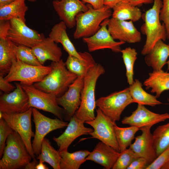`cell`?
<instances>
[{"instance_id": "6da1fadb", "label": "cell", "mask_w": 169, "mask_h": 169, "mask_svg": "<svg viewBox=\"0 0 169 169\" xmlns=\"http://www.w3.org/2000/svg\"><path fill=\"white\" fill-rule=\"evenodd\" d=\"M50 66V71L41 81L33 85L37 89L58 97L66 91L69 85L78 76L68 69L62 59L58 62H52Z\"/></svg>"}, {"instance_id": "7a4b0ae2", "label": "cell", "mask_w": 169, "mask_h": 169, "mask_svg": "<svg viewBox=\"0 0 169 169\" xmlns=\"http://www.w3.org/2000/svg\"><path fill=\"white\" fill-rule=\"evenodd\" d=\"M153 4L142 15L144 23L141 27V33L146 36L145 43L141 51L143 55L147 54L159 40L167 39L165 26L161 23L160 12L162 6V0H154Z\"/></svg>"}, {"instance_id": "3957f363", "label": "cell", "mask_w": 169, "mask_h": 169, "mask_svg": "<svg viewBox=\"0 0 169 169\" xmlns=\"http://www.w3.org/2000/svg\"><path fill=\"white\" fill-rule=\"evenodd\" d=\"M105 72L103 67L100 64H97L84 76V86L81 92V103L74 114L84 122L92 120L95 118L96 84L99 78Z\"/></svg>"}, {"instance_id": "277c9868", "label": "cell", "mask_w": 169, "mask_h": 169, "mask_svg": "<svg viewBox=\"0 0 169 169\" xmlns=\"http://www.w3.org/2000/svg\"><path fill=\"white\" fill-rule=\"evenodd\" d=\"M32 157L20 135L13 131L8 136L0 160V169H17L31 161Z\"/></svg>"}, {"instance_id": "5b68a950", "label": "cell", "mask_w": 169, "mask_h": 169, "mask_svg": "<svg viewBox=\"0 0 169 169\" xmlns=\"http://www.w3.org/2000/svg\"><path fill=\"white\" fill-rule=\"evenodd\" d=\"M86 11L79 13L76 17V28L74 33L75 39L88 37L96 33L105 20L112 16L111 8L105 5L99 9L94 8L88 4Z\"/></svg>"}, {"instance_id": "8992f818", "label": "cell", "mask_w": 169, "mask_h": 169, "mask_svg": "<svg viewBox=\"0 0 169 169\" xmlns=\"http://www.w3.org/2000/svg\"><path fill=\"white\" fill-rule=\"evenodd\" d=\"M51 69L50 66L31 65L17 59L13 61L9 72L4 78L10 82L19 81L21 84H33L41 81Z\"/></svg>"}, {"instance_id": "52a82bcc", "label": "cell", "mask_w": 169, "mask_h": 169, "mask_svg": "<svg viewBox=\"0 0 169 169\" xmlns=\"http://www.w3.org/2000/svg\"><path fill=\"white\" fill-rule=\"evenodd\" d=\"M134 103L129 87L101 97L96 101V106L114 123L120 120L126 107Z\"/></svg>"}, {"instance_id": "ba28073f", "label": "cell", "mask_w": 169, "mask_h": 169, "mask_svg": "<svg viewBox=\"0 0 169 169\" xmlns=\"http://www.w3.org/2000/svg\"><path fill=\"white\" fill-rule=\"evenodd\" d=\"M21 84L28 96L31 107L50 112L59 119L63 120L64 111L59 106L56 95L37 89L33 84Z\"/></svg>"}, {"instance_id": "9c48e42d", "label": "cell", "mask_w": 169, "mask_h": 169, "mask_svg": "<svg viewBox=\"0 0 169 169\" xmlns=\"http://www.w3.org/2000/svg\"><path fill=\"white\" fill-rule=\"evenodd\" d=\"M32 115L35 131L32 147L35 155L37 156L40 153L42 143L45 136L52 131L64 128L68 123L58 118L53 119L47 117L34 108H32Z\"/></svg>"}, {"instance_id": "30bf717a", "label": "cell", "mask_w": 169, "mask_h": 169, "mask_svg": "<svg viewBox=\"0 0 169 169\" xmlns=\"http://www.w3.org/2000/svg\"><path fill=\"white\" fill-rule=\"evenodd\" d=\"M7 38L17 46L32 48L45 38L43 33L28 27L25 22L17 18L11 19Z\"/></svg>"}, {"instance_id": "8fae6325", "label": "cell", "mask_w": 169, "mask_h": 169, "mask_svg": "<svg viewBox=\"0 0 169 169\" xmlns=\"http://www.w3.org/2000/svg\"><path fill=\"white\" fill-rule=\"evenodd\" d=\"M32 108L22 113L6 114L3 113V118L12 129L20 136L32 159L35 158L31 139L35 134L33 131L31 121Z\"/></svg>"}, {"instance_id": "7c38bea8", "label": "cell", "mask_w": 169, "mask_h": 169, "mask_svg": "<svg viewBox=\"0 0 169 169\" xmlns=\"http://www.w3.org/2000/svg\"><path fill=\"white\" fill-rule=\"evenodd\" d=\"M97 114L93 120L84 123L91 125L93 131L89 135L91 138H95L110 146L120 152L115 136L114 123L99 108L96 110Z\"/></svg>"}, {"instance_id": "4fadbf2b", "label": "cell", "mask_w": 169, "mask_h": 169, "mask_svg": "<svg viewBox=\"0 0 169 169\" xmlns=\"http://www.w3.org/2000/svg\"><path fill=\"white\" fill-rule=\"evenodd\" d=\"M16 88L9 93L0 96V111L3 113L14 114L24 112L30 107L28 96L21 84L15 83Z\"/></svg>"}, {"instance_id": "5bb4252c", "label": "cell", "mask_w": 169, "mask_h": 169, "mask_svg": "<svg viewBox=\"0 0 169 169\" xmlns=\"http://www.w3.org/2000/svg\"><path fill=\"white\" fill-rule=\"evenodd\" d=\"M109 18L105 20L101 24L99 30L91 36L83 38V41L87 46L90 52L99 50L109 49L114 52H121L120 46L125 43L115 41L111 36L107 28Z\"/></svg>"}, {"instance_id": "9a60e30c", "label": "cell", "mask_w": 169, "mask_h": 169, "mask_svg": "<svg viewBox=\"0 0 169 169\" xmlns=\"http://www.w3.org/2000/svg\"><path fill=\"white\" fill-rule=\"evenodd\" d=\"M84 77L78 76L69 85L66 91L62 95L57 98L58 104L62 107L66 114L67 120L69 121L79 107Z\"/></svg>"}, {"instance_id": "2e32d148", "label": "cell", "mask_w": 169, "mask_h": 169, "mask_svg": "<svg viewBox=\"0 0 169 169\" xmlns=\"http://www.w3.org/2000/svg\"><path fill=\"white\" fill-rule=\"evenodd\" d=\"M81 0H54L52 5L59 19L69 28L76 26V17L89 9L88 4Z\"/></svg>"}, {"instance_id": "e0dca14e", "label": "cell", "mask_w": 169, "mask_h": 169, "mask_svg": "<svg viewBox=\"0 0 169 169\" xmlns=\"http://www.w3.org/2000/svg\"><path fill=\"white\" fill-rule=\"evenodd\" d=\"M167 119H169V113H154L147 109L144 105L138 104L136 110L130 116L125 117L121 123L140 129L147 126H152Z\"/></svg>"}, {"instance_id": "ac0fdd59", "label": "cell", "mask_w": 169, "mask_h": 169, "mask_svg": "<svg viewBox=\"0 0 169 169\" xmlns=\"http://www.w3.org/2000/svg\"><path fill=\"white\" fill-rule=\"evenodd\" d=\"M107 27L114 40L129 43H138L141 41V33L131 21L121 20L112 17L109 18Z\"/></svg>"}, {"instance_id": "d6986e66", "label": "cell", "mask_w": 169, "mask_h": 169, "mask_svg": "<svg viewBox=\"0 0 169 169\" xmlns=\"http://www.w3.org/2000/svg\"><path fill=\"white\" fill-rule=\"evenodd\" d=\"M69 121L64 132L59 137L54 136L53 138L58 146L59 152L68 150L76 139L81 136L88 135L93 131V129L85 127L84 122L77 118L75 114Z\"/></svg>"}, {"instance_id": "ffe728a7", "label": "cell", "mask_w": 169, "mask_h": 169, "mask_svg": "<svg viewBox=\"0 0 169 169\" xmlns=\"http://www.w3.org/2000/svg\"><path fill=\"white\" fill-rule=\"evenodd\" d=\"M151 127L149 126L140 128L142 132L141 134L135 138V141L129 147L138 157L146 159L149 164L157 157L152 134L151 131Z\"/></svg>"}, {"instance_id": "44dd1931", "label": "cell", "mask_w": 169, "mask_h": 169, "mask_svg": "<svg viewBox=\"0 0 169 169\" xmlns=\"http://www.w3.org/2000/svg\"><path fill=\"white\" fill-rule=\"evenodd\" d=\"M120 152L111 146L100 141L86 157V160L91 161L103 166L106 169H112Z\"/></svg>"}, {"instance_id": "7402d4cb", "label": "cell", "mask_w": 169, "mask_h": 169, "mask_svg": "<svg viewBox=\"0 0 169 169\" xmlns=\"http://www.w3.org/2000/svg\"><path fill=\"white\" fill-rule=\"evenodd\" d=\"M32 49L42 65L48 60L56 62L61 59L63 54L61 48L49 37L45 38Z\"/></svg>"}, {"instance_id": "603a6c76", "label": "cell", "mask_w": 169, "mask_h": 169, "mask_svg": "<svg viewBox=\"0 0 169 169\" xmlns=\"http://www.w3.org/2000/svg\"><path fill=\"white\" fill-rule=\"evenodd\" d=\"M145 56V61L147 66L151 67L153 70L162 69L169 57V45L160 40Z\"/></svg>"}, {"instance_id": "cb8c5ba5", "label": "cell", "mask_w": 169, "mask_h": 169, "mask_svg": "<svg viewBox=\"0 0 169 169\" xmlns=\"http://www.w3.org/2000/svg\"><path fill=\"white\" fill-rule=\"evenodd\" d=\"M67 28L65 23L62 21L55 24L52 28L49 37L56 44H61L69 55L83 59L80 52H77L69 38L66 32Z\"/></svg>"}, {"instance_id": "d4e9b609", "label": "cell", "mask_w": 169, "mask_h": 169, "mask_svg": "<svg viewBox=\"0 0 169 169\" xmlns=\"http://www.w3.org/2000/svg\"><path fill=\"white\" fill-rule=\"evenodd\" d=\"M17 46L8 38H0V75L9 72L13 61L16 60Z\"/></svg>"}, {"instance_id": "484cf974", "label": "cell", "mask_w": 169, "mask_h": 169, "mask_svg": "<svg viewBox=\"0 0 169 169\" xmlns=\"http://www.w3.org/2000/svg\"><path fill=\"white\" fill-rule=\"evenodd\" d=\"M80 52L83 58V59L69 55L65 64L68 70L78 76H85L97 63L89 53Z\"/></svg>"}, {"instance_id": "4316f807", "label": "cell", "mask_w": 169, "mask_h": 169, "mask_svg": "<svg viewBox=\"0 0 169 169\" xmlns=\"http://www.w3.org/2000/svg\"><path fill=\"white\" fill-rule=\"evenodd\" d=\"M149 77L144 82L147 89H151L152 93H155L159 98L164 91L169 90V73L162 69L153 70L149 74Z\"/></svg>"}, {"instance_id": "83f0119b", "label": "cell", "mask_w": 169, "mask_h": 169, "mask_svg": "<svg viewBox=\"0 0 169 169\" xmlns=\"http://www.w3.org/2000/svg\"><path fill=\"white\" fill-rule=\"evenodd\" d=\"M112 17L121 20H130L136 22L142 17L138 7L132 5L129 0H125L117 4L113 8Z\"/></svg>"}, {"instance_id": "f1b7e54d", "label": "cell", "mask_w": 169, "mask_h": 169, "mask_svg": "<svg viewBox=\"0 0 169 169\" xmlns=\"http://www.w3.org/2000/svg\"><path fill=\"white\" fill-rule=\"evenodd\" d=\"M142 84L138 79H135L129 88L130 95L134 103L152 107L160 105L162 103L155 96L149 94L142 87Z\"/></svg>"}, {"instance_id": "f546056e", "label": "cell", "mask_w": 169, "mask_h": 169, "mask_svg": "<svg viewBox=\"0 0 169 169\" xmlns=\"http://www.w3.org/2000/svg\"><path fill=\"white\" fill-rule=\"evenodd\" d=\"M25 0H16L9 4L0 7V20H10L13 18L25 22V13L28 10Z\"/></svg>"}, {"instance_id": "4dcf8cb0", "label": "cell", "mask_w": 169, "mask_h": 169, "mask_svg": "<svg viewBox=\"0 0 169 169\" xmlns=\"http://www.w3.org/2000/svg\"><path fill=\"white\" fill-rule=\"evenodd\" d=\"M59 152L61 156L60 169H78L86 161V158L90 152L81 150L70 153L66 150Z\"/></svg>"}, {"instance_id": "1f68e13d", "label": "cell", "mask_w": 169, "mask_h": 169, "mask_svg": "<svg viewBox=\"0 0 169 169\" xmlns=\"http://www.w3.org/2000/svg\"><path fill=\"white\" fill-rule=\"evenodd\" d=\"M37 159L43 163H48L54 169H60V152L52 146L49 140L46 138L42 141L41 152Z\"/></svg>"}, {"instance_id": "d6a6232c", "label": "cell", "mask_w": 169, "mask_h": 169, "mask_svg": "<svg viewBox=\"0 0 169 169\" xmlns=\"http://www.w3.org/2000/svg\"><path fill=\"white\" fill-rule=\"evenodd\" d=\"M114 128L120 152L131 145L135 138V134L139 130L138 128L132 126L126 127H120L116 123L114 125Z\"/></svg>"}, {"instance_id": "836d02e7", "label": "cell", "mask_w": 169, "mask_h": 169, "mask_svg": "<svg viewBox=\"0 0 169 169\" xmlns=\"http://www.w3.org/2000/svg\"><path fill=\"white\" fill-rule=\"evenodd\" d=\"M152 136L157 157L169 147V121L158 126L153 131Z\"/></svg>"}, {"instance_id": "e575fe53", "label": "cell", "mask_w": 169, "mask_h": 169, "mask_svg": "<svg viewBox=\"0 0 169 169\" xmlns=\"http://www.w3.org/2000/svg\"><path fill=\"white\" fill-rule=\"evenodd\" d=\"M120 52L126 68L127 82L130 85L134 81V66L137 59V53L136 49L130 47L121 50Z\"/></svg>"}, {"instance_id": "d590c367", "label": "cell", "mask_w": 169, "mask_h": 169, "mask_svg": "<svg viewBox=\"0 0 169 169\" xmlns=\"http://www.w3.org/2000/svg\"><path fill=\"white\" fill-rule=\"evenodd\" d=\"M17 58L26 64L35 66L43 65L33 52L32 48L24 46H17Z\"/></svg>"}, {"instance_id": "8d00e7d4", "label": "cell", "mask_w": 169, "mask_h": 169, "mask_svg": "<svg viewBox=\"0 0 169 169\" xmlns=\"http://www.w3.org/2000/svg\"><path fill=\"white\" fill-rule=\"evenodd\" d=\"M138 156L129 148L120 152L112 169H127Z\"/></svg>"}, {"instance_id": "74e56055", "label": "cell", "mask_w": 169, "mask_h": 169, "mask_svg": "<svg viewBox=\"0 0 169 169\" xmlns=\"http://www.w3.org/2000/svg\"><path fill=\"white\" fill-rule=\"evenodd\" d=\"M13 131L6 121L2 118L0 119V157L2 156L6 146L7 139Z\"/></svg>"}, {"instance_id": "f35d334b", "label": "cell", "mask_w": 169, "mask_h": 169, "mask_svg": "<svg viewBox=\"0 0 169 169\" xmlns=\"http://www.w3.org/2000/svg\"><path fill=\"white\" fill-rule=\"evenodd\" d=\"M162 6L160 12V18L164 24L167 39L169 40V0H162Z\"/></svg>"}, {"instance_id": "ab89813d", "label": "cell", "mask_w": 169, "mask_h": 169, "mask_svg": "<svg viewBox=\"0 0 169 169\" xmlns=\"http://www.w3.org/2000/svg\"><path fill=\"white\" fill-rule=\"evenodd\" d=\"M169 159V147L164 151L146 169H161Z\"/></svg>"}, {"instance_id": "60d3db41", "label": "cell", "mask_w": 169, "mask_h": 169, "mask_svg": "<svg viewBox=\"0 0 169 169\" xmlns=\"http://www.w3.org/2000/svg\"><path fill=\"white\" fill-rule=\"evenodd\" d=\"M149 165L146 159L138 157L132 161L127 169H146Z\"/></svg>"}, {"instance_id": "b9f144b4", "label": "cell", "mask_w": 169, "mask_h": 169, "mask_svg": "<svg viewBox=\"0 0 169 169\" xmlns=\"http://www.w3.org/2000/svg\"><path fill=\"white\" fill-rule=\"evenodd\" d=\"M3 76L0 75V90L4 93H9L14 90L16 86L6 81Z\"/></svg>"}, {"instance_id": "7bdbcfd3", "label": "cell", "mask_w": 169, "mask_h": 169, "mask_svg": "<svg viewBox=\"0 0 169 169\" xmlns=\"http://www.w3.org/2000/svg\"><path fill=\"white\" fill-rule=\"evenodd\" d=\"M85 3L90 4L94 9H99L104 6V0H81Z\"/></svg>"}, {"instance_id": "ee69618b", "label": "cell", "mask_w": 169, "mask_h": 169, "mask_svg": "<svg viewBox=\"0 0 169 169\" xmlns=\"http://www.w3.org/2000/svg\"><path fill=\"white\" fill-rule=\"evenodd\" d=\"M133 5L137 7L141 6L143 4H149L153 3L154 0H129Z\"/></svg>"}, {"instance_id": "f6af8a7d", "label": "cell", "mask_w": 169, "mask_h": 169, "mask_svg": "<svg viewBox=\"0 0 169 169\" xmlns=\"http://www.w3.org/2000/svg\"><path fill=\"white\" fill-rule=\"evenodd\" d=\"M125 0H104V4L112 9L117 4Z\"/></svg>"}, {"instance_id": "bcb514c9", "label": "cell", "mask_w": 169, "mask_h": 169, "mask_svg": "<svg viewBox=\"0 0 169 169\" xmlns=\"http://www.w3.org/2000/svg\"><path fill=\"white\" fill-rule=\"evenodd\" d=\"M38 162L35 158L33 160L27 164L23 168L25 169H36V167Z\"/></svg>"}, {"instance_id": "7dc6e473", "label": "cell", "mask_w": 169, "mask_h": 169, "mask_svg": "<svg viewBox=\"0 0 169 169\" xmlns=\"http://www.w3.org/2000/svg\"><path fill=\"white\" fill-rule=\"evenodd\" d=\"M47 166L44 164L41 161L39 160V161L37 165L36 169H49Z\"/></svg>"}, {"instance_id": "c3c4849f", "label": "cell", "mask_w": 169, "mask_h": 169, "mask_svg": "<svg viewBox=\"0 0 169 169\" xmlns=\"http://www.w3.org/2000/svg\"><path fill=\"white\" fill-rule=\"evenodd\" d=\"M15 0H0V7L9 4Z\"/></svg>"}, {"instance_id": "681fc988", "label": "cell", "mask_w": 169, "mask_h": 169, "mask_svg": "<svg viewBox=\"0 0 169 169\" xmlns=\"http://www.w3.org/2000/svg\"><path fill=\"white\" fill-rule=\"evenodd\" d=\"M161 169H169V159L167 162L162 166Z\"/></svg>"}, {"instance_id": "f907efd6", "label": "cell", "mask_w": 169, "mask_h": 169, "mask_svg": "<svg viewBox=\"0 0 169 169\" xmlns=\"http://www.w3.org/2000/svg\"><path fill=\"white\" fill-rule=\"evenodd\" d=\"M168 44L169 45V43ZM166 64H167V70H169V59L167 61Z\"/></svg>"}, {"instance_id": "816d5d0a", "label": "cell", "mask_w": 169, "mask_h": 169, "mask_svg": "<svg viewBox=\"0 0 169 169\" xmlns=\"http://www.w3.org/2000/svg\"><path fill=\"white\" fill-rule=\"evenodd\" d=\"M28 1L31 2H35L37 0H28Z\"/></svg>"}, {"instance_id": "f5cc1de1", "label": "cell", "mask_w": 169, "mask_h": 169, "mask_svg": "<svg viewBox=\"0 0 169 169\" xmlns=\"http://www.w3.org/2000/svg\"><path fill=\"white\" fill-rule=\"evenodd\" d=\"M167 100H168V103H169V98H168V99H167Z\"/></svg>"}]
</instances>
